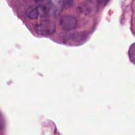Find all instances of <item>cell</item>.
Returning a JSON list of instances; mask_svg holds the SVG:
<instances>
[{"mask_svg":"<svg viewBox=\"0 0 135 135\" xmlns=\"http://www.w3.org/2000/svg\"><path fill=\"white\" fill-rule=\"evenodd\" d=\"M33 27L38 34L45 36L54 33L56 29L55 22L51 20H43L35 22Z\"/></svg>","mask_w":135,"mask_h":135,"instance_id":"1","label":"cell"},{"mask_svg":"<svg viewBox=\"0 0 135 135\" xmlns=\"http://www.w3.org/2000/svg\"><path fill=\"white\" fill-rule=\"evenodd\" d=\"M59 24L62 30L69 31L76 27L77 20L74 16L72 15H63L59 20Z\"/></svg>","mask_w":135,"mask_h":135,"instance_id":"2","label":"cell"},{"mask_svg":"<svg viewBox=\"0 0 135 135\" xmlns=\"http://www.w3.org/2000/svg\"><path fill=\"white\" fill-rule=\"evenodd\" d=\"M27 17L30 20H35L37 18L39 12L37 7H30L26 12Z\"/></svg>","mask_w":135,"mask_h":135,"instance_id":"3","label":"cell"},{"mask_svg":"<svg viewBox=\"0 0 135 135\" xmlns=\"http://www.w3.org/2000/svg\"><path fill=\"white\" fill-rule=\"evenodd\" d=\"M33 1L36 2H44L47 1L49 0H33Z\"/></svg>","mask_w":135,"mask_h":135,"instance_id":"4","label":"cell"}]
</instances>
